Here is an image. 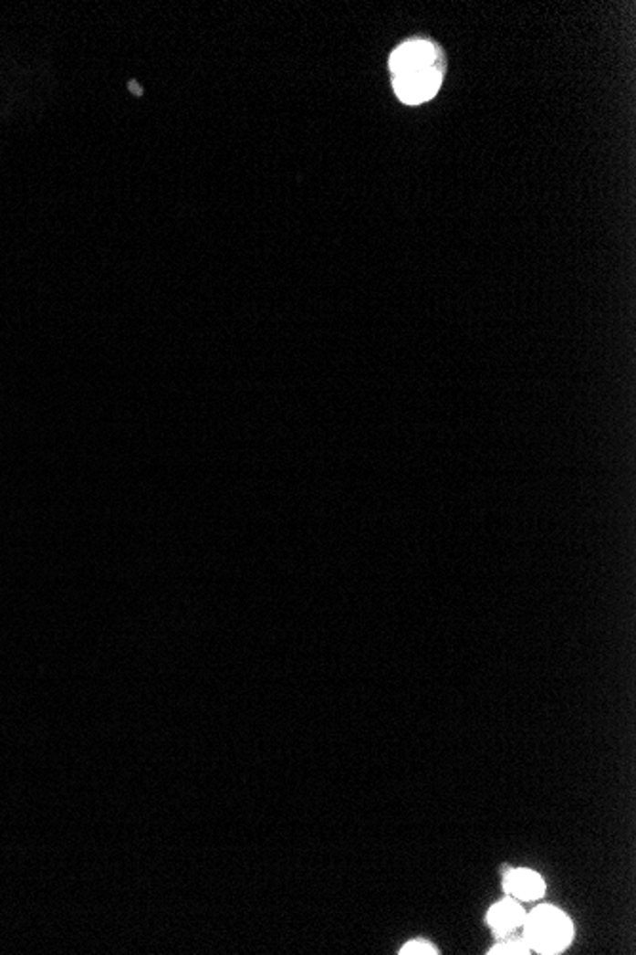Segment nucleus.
I'll list each match as a JSON object with an SVG mask.
<instances>
[{
    "instance_id": "f03ea898",
    "label": "nucleus",
    "mask_w": 636,
    "mask_h": 955,
    "mask_svg": "<svg viewBox=\"0 0 636 955\" xmlns=\"http://www.w3.org/2000/svg\"><path fill=\"white\" fill-rule=\"evenodd\" d=\"M524 939L539 953H558L574 937V925L564 911L553 906H539L524 919Z\"/></svg>"
},
{
    "instance_id": "39448f33",
    "label": "nucleus",
    "mask_w": 636,
    "mask_h": 955,
    "mask_svg": "<svg viewBox=\"0 0 636 955\" xmlns=\"http://www.w3.org/2000/svg\"><path fill=\"white\" fill-rule=\"evenodd\" d=\"M530 951H532V948L526 939H509V940H503L497 946H494L488 953L490 955H526Z\"/></svg>"
},
{
    "instance_id": "20e7f679",
    "label": "nucleus",
    "mask_w": 636,
    "mask_h": 955,
    "mask_svg": "<svg viewBox=\"0 0 636 955\" xmlns=\"http://www.w3.org/2000/svg\"><path fill=\"white\" fill-rule=\"evenodd\" d=\"M524 919H526L524 909L511 898L501 900L495 906H492V909L486 916L488 925L499 937H506V935H509V932L522 927Z\"/></svg>"
},
{
    "instance_id": "f257e3e1",
    "label": "nucleus",
    "mask_w": 636,
    "mask_h": 955,
    "mask_svg": "<svg viewBox=\"0 0 636 955\" xmlns=\"http://www.w3.org/2000/svg\"><path fill=\"white\" fill-rule=\"evenodd\" d=\"M394 92L404 103L418 105L431 100L444 77V56L433 42L408 40L391 56Z\"/></svg>"
},
{
    "instance_id": "7ed1b4c3",
    "label": "nucleus",
    "mask_w": 636,
    "mask_h": 955,
    "mask_svg": "<svg viewBox=\"0 0 636 955\" xmlns=\"http://www.w3.org/2000/svg\"><path fill=\"white\" fill-rule=\"evenodd\" d=\"M503 887L511 897L524 902L537 900L545 895V881L541 876L532 870H524V867L507 872V876L503 877Z\"/></svg>"
},
{
    "instance_id": "423d86ee",
    "label": "nucleus",
    "mask_w": 636,
    "mask_h": 955,
    "mask_svg": "<svg viewBox=\"0 0 636 955\" xmlns=\"http://www.w3.org/2000/svg\"><path fill=\"white\" fill-rule=\"evenodd\" d=\"M401 955H436V948L425 940H410L399 951Z\"/></svg>"
}]
</instances>
